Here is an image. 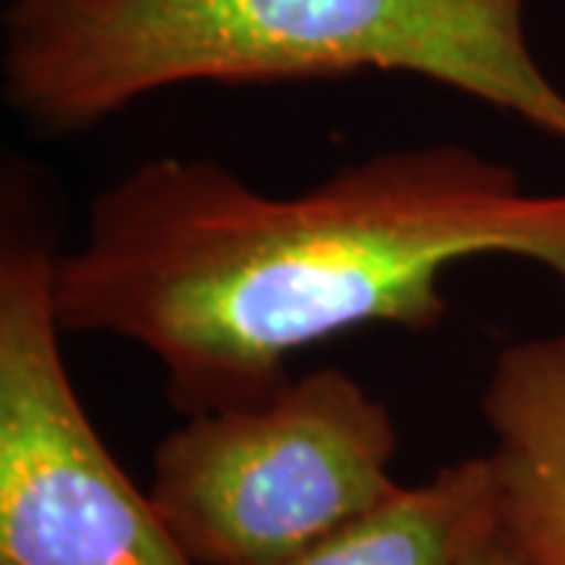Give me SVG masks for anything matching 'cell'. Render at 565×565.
Instances as JSON below:
<instances>
[{
	"instance_id": "6da1fadb",
	"label": "cell",
	"mask_w": 565,
	"mask_h": 565,
	"mask_svg": "<svg viewBox=\"0 0 565 565\" xmlns=\"http://www.w3.org/2000/svg\"><path fill=\"white\" fill-rule=\"evenodd\" d=\"M522 258L565 289V192L456 141L381 151L302 192L158 158L102 189L54 262L63 333L145 349L182 415L264 399L289 359L364 323L434 330L444 277Z\"/></svg>"
},
{
	"instance_id": "7a4b0ae2",
	"label": "cell",
	"mask_w": 565,
	"mask_h": 565,
	"mask_svg": "<svg viewBox=\"0 0 565 565\" xmlns=\"http://www.w3.org/2000/svg\"><path fill=\"white\" fill-rule=\"evenodd\" d=\"M0 70L17 117L51 136L177 85L381 70L565 141V92L531 54L525 0H10Z\"/></svg>"
},
{
	"instance_id": "3957f363",
	"label": "cell",
	"mask_w": 565,
	"mask_h": 565,
	"mask_svg": "<svg viewBox=\"0 0 565 565\" xmlns=\"http://www.w3.org/2000/svg\"><path fill=\"white\" fill-rule=\"evenodd\" d=\"M393 415L337 367L189 415L154 449L151 503L195 565H277L390 500Z\"/></svg>"
},
{
	"instance_id": "277c9868",
	"label": "cell",
	"mask_w": 565,
	"mask_h": 565,
	"mask_svg": "<svg viewBox=\"0 0 565 565\" xmlns=\"http://www.w3.org/2000/svg\"><path fill=\"white\" fill-rule=\"evenodd\" d=\"M57 252L7 211L0 243V565H195L126 478L63 362Z\"/></svg>"
},
{
	"instance_id": "5b68a950",
	"label": "cell",
	"mask_w": 565,
	"mask_h": 565,
	"mask_svg": "<svg viewBox=\"0 0 565 565\" xmlns=\"http://www.w3.org/2000/svg\"><path fill=\"white\" fill-rule=\"evenodd\" d=\"M481 415L497 537L519 563L565 565V330L505 345Z\"/></svg>"
},
{
	"instance_id": "8992f818",
	"label": "cell",
	"mask_w": 565,
	"mask_h": 565,
	"mask_svg": "<svg viewBox=\"0 0 565 565\" xmlns=\"http://www.w3.org/2000/svg\"><path fill=\"white\" fill-rule=\"evenodd\" d=\"M490 509L484 456L440 468L424 484L345 522L277 565H462L468 541Z\"/></svg>"
},
{
	"instance_id": "52a82bcc",
	"label": "cell",
	"mask_w": 565,
	"mask_h": 565,
	"mask_svg": "<svg viewBox=\"0 0 565 565\" xmlns=\"http://www.w3.org/2000/svg\"><path fill=\"white\" fill-rule=\"evenodd\" d=\"M462 565H525V563H519V559L505 550L503 541L497 537V531H493V515H490V509H487V515L481 519V525L475 527V534H471V541H468Z\"/></svg>"
}]
</instances>
